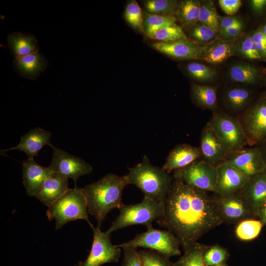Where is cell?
<instances>
[{
  "instance_id": "36",
  "label": "cell",
  "mask_w": 266,
  "mask_h": 266,
  "mask_svg": "<svg viewBox=\"0 0 266 266\" xmlns=\"http://www.w3.org/2000/svg\"><path fill=\"white\" fill-rule=\"evenodd\" d=\"M137 252L143 266H173L169 258L156 251L145 249Z\"/></svg>"
},
{
  "instance_id": "21",
  "label": "cell",
  "mask_w": 266,
  "mask_h": 266,
  "mask_svg": "<svg viewBox=\"0 0 266 266\" xmlns=\"http://www.w3.org/2000/svg\"><path fill=\"white\" fill-rule=\"evenodd\" d=\"M200 156L199 148L186 144H180L170 152L162 168L169 173L189 166Z\"/></svg>"
},
{
  "instance_id": "31",
  "label": "cell",
  "mask_w": 266,
  "mask_h": 266,
  "mask_svg": "<svg viewBox=\"0 0 266 266\" xmlns=\"http://www.w3.org/2000/svg\"><path fill=\"white\" fill-rule=\"evenodd\" d=\"M179 2L175 0H147L144 6L149 13L173 15L177 13Z\"/></svg>"
},
{
  "instance_id": "28",
  "label": "cell",
  "mask_w": 266,
  "mask_h": 266,
  "mask_svg": "<svg viewBox=\"0 0 266 266\" xmlns=\"http://www.w3.org/2000/svg\"><path fill=\"white\" fill-rule=\"evenodd\" d=\"M208 245L196 242L184 251V254L173 263V266H205L203 255Z\"/></svg>"
},
{
  "instance_id": "41",
  "label": "cell",
  "mask_w": 266,
  "mask_h": 266,
  "mask_svg": "<svg viewBox=\"0 0 266 266\" xmlns=\"http://www.w3.org/2000/svg\"><path fill=\"white\" fill-rule=\"evenodd\" d=\"M121 266H143L138 252L135 249L123 248Z\"/></svg>"
},
{
  "instance_id": "26",
  "label": "cell",
  "mask_w": 266,
  "mask_h": 266,
  "mask_svg": "<svg viewBox=\"0 0 266 266\" xmlns=\"http://www.w3.org/2000/svg\"><path fill=\"white\" fill-rule=\"evenodd\" d=\"M177 19L174 15H159L146 13L144 16V33L150 38L159 30L176 25Z\"/></svg>"
},
{
  "instance_id": "20",
  "label": "cell",
  "mask_w": 266,
  "mask_h": 266,
  "mask_svg": "<svg viewBox=\"0 0 266 266\" xmlns=\"http://www.w3.org/2000/svg\"><path fill=\"white\" fill-rule=\"evenodd\" d=\"M53 172L49 167H44L29 159L22 164L23 183L27 195L34 197L43 181Z\"/></svg>"
},
{
  "instance_id": "49",
  "label": "cell",
  "mask_w": 266,
  "mask_h": 266,
  "mask_svg": "<svg viewBox=\"0 0 266 266\" xmlns=\"http://www.w3.org/2000/svg\"><path fill=\"white\" fill-rule=\"evenodd\" d=\"M262 32L266 35V23L261 29Z\"/></svg>"
},
{
  "instance_id": "43",
  "label": "cell",
  "mask_w": 266,
  "mask_h": 266,
  "mask_svg": "<svg viewBox=\"0 0 266 266\" xmlns=\"http://www.w3.org/2000/svg\"><path fill=\"white\" fill-rule=\"evenodd\" d=\"M218 3L223 11L230 16L235 14L242 4L240 0H219Z\"/></svg>"
},
{
  "instance_id": "46",
  "label": "cell",
  "mask_w": 266,
  "mask_h": 266,
  "mask_svg": "<svg viewBox=\"0 0 266 266\" xmlns=\"http://www.w3.org/2000/svg\"><path fill=\"white\" fill-rule=\"evenodd\" d=\"M251 6L253 10L257 13H261L266 6V0H252Z\"/></svg>"
},
{
  "instance_id": "23",
  "label": "cell",
  "mask_w": 266,
  "mask_h": 266,
  "mask_svg": "<svg viewBox=\"0 0 266 266\" xmlns=\"http://www.w3.org/2000/svg\"><path fill=\"white\" fill-rule=\"evenodd\" d=\"M7 41L9 51L14 59L38 53L39 49L37 40L33 34L12 32L7 35Z\"/></svg>"
},
{
  "instance_id": "4",
  "label": "cell",
  "mask_w": 266,
  "mask_h": 266,
  "mask_svg": "<svg viewBox=\"0 0 266 266\" xmlns=\"http://www.w3.org/2000/svg\"><path fill=\"white\" fill-rule=\"evenodd\" d=\"M119 210V215L106 233L111 234L115 231L133 225H142L147 229L153 227L152 222L162 217L164 205L144 197L141 202L134 204L123 203Z\"/></svg>"
},
{
  "instance_id": "39",
  "label": "cell",
  "mask_w": 266,
  "mask_h": 266,
  "mask_svg": "<svg viewBox=\"0 0 266 266\" xmlns=\"http://www.w3.org/2000/svg\"><path fill=\"white\" fill-rule=\"evenodd\" d=\"M190 34L197 41L208 42L216 37L217 32L206 25L199 22L191 28Z\"/></svg>"
},
{
  "instance_id": "1",
  "label": "cell",
  "mask_w": 266,
  "mask_h": 266,
  "mask_svg": "<svg viewBox=\"0 0 266 266\" xmlns=\"http://www.w3.org/2000/svg\"><path fill=\"white\" fill-rule=\"evenodd\" d=\"M156 221L177 237L184 251L224 222L215 197L174 178L164 214Z\"/></svg>"
},
{
  "instance_id": "18",
  "label": "cell",
  "mask_w": 266,
  "mask_h": 266,
  "mask_svg": "<svg viewBox=\"0 0 266 266\" xmlns=\"http://www.w3.org/2000/svg\"><path fill=\"white\" fill-rule=\"evenodd\" d=\"M68 189V178L53 171L43 181L34 197L48 207Z\"/></svg>"
},
{
  "instance_id": "45",
  "label": "cell",
  "mask_w": 266,
  "mask_h": 266,
  "mask_svg": "<svg viewBox=\"0 0 266 266\" xmlns=\"http://www.w3.org/2000/svg\"><path fill=\"white\" fill-rule=\"evenodd\" d=\"M243 25L241 22L220 33V34L225 40H230L238 36L241 33Z\"/></svg>"
},
{
  "instance_id": "9",
  "label": "cell",
  "mask_w": 266,
  "mask_h": 266,
  "mask_svg": "<svg viewBox=\"0 0 266 266\" xmlns=\"http://www.w3.org/2000/svg\"><path fill=\"white\" fill-rule=\"evenodd\" d=\"M214 132L230 153L248 145L246 136L238 120L225 114H216L208 122Z\"/></svg>"
},
{
  "instance_id": "24",
  "label": "cell",
  "mask_w": 266,
  "mask_h": 266,
  "mask_svg": "<svg viewBox=\"0 0 266 266\" xmlns=\"http://www.w3.org/2000/svg\"><path fill=\"white\" fill-rule=\"evenodd\" d=\"M233 45L225 41H218L203 47L200 58L211 64L220 63L233 55Z\"/></svg>"
},
{
  "instance_id": "47",
  "label": "cell",
  "mask_w": 266,
  "mask_h": 266,
  "mask_svg": "<svg viewBox=\"0 0 266 266\" xmlns=\"http://www.w3.org/2000/svg\"><path fill=\"white\" fill-rule=\"evenodd\" d=\"M256 218L261 222L264 226L266 225V200L258 209Z\"/></svg>"
},
{
  "instance_id": "16",
  "label": "cell",
  "mask_w": 266,
  "mask_h": 266,
  "mask_svg": "<svg viewBox=\"0 0 266 266\" xmlns=\"http://www.w3.org/2000/svg\"><path fill=\"white\" fill-rule=\"evenodd\" d=\"M151 45L159 52L178 60L200 59L203 48L189 39L171 42L156 41Z\"/></svg>"
},
{
  "instance_id": "22",
  "label": "cell",
  "mask_w": 266,
  "mask_h": 266,
  "mask_svg": "<svg viewBox=\"0 0 266 266\" xmlns=\"http://www.w3.org/2000/svg\"><path fill=\"white\" fill-rule=\"evenodd\" d=\"M13 63L19 75L31 80L36 79L48 66L47 58L38 52L14 59Z\"/></svg>"
},
{
  "instance_id": "27",
  "label": "cell",
  "mask_w": 266,
  "mask_h": 266,
  "mask_svg": "<svg viewBox=\"0 0 266 266\" xmlns=\"http://www.w3.org/2000/svg\"><path fill=\"white\" fill-rule=\"evenodd\" d=\"M192 94L194 100L200 106L208 109H213L216 107L217 89L215 87L194 84Z\"/></svg>"
},
{
  "instance_id": "13",
  "label": "cell",
  "mask_w": 266,
  "mask_h": 266,
  "mask_svg": "<svg viewBox=\"0 0 266 266\" xmlns=\"http://www.w3.org/2000/svg\"><path fill=\"white\" fill-rule=\"evenodd\" d=\"M225 162L248 178L265 170L264 161L259 146L231 152Z\"/></svg>"
},
{
  "instance_id": "5",
  "label": "cell",
  "mask_w": 266,
  "mask_h": 266,
  "mask_svg": "<svg viewBox=\"0 0 266 266\" xmlns=\"http://www.w3.org/2000/svg\"><path fill=\"white\" fill-rule=\"evenodd\" d=\"M85 198L81 188L68 189L56 201L48 207L46 215L49 221L55 219L56 230L67 223L78 219L86 221L91 227L93 225L88 219Z\"/></svg>"
},
{
  "instance_id": "38",
  "label": "cell",
  "mask_w": 266,
  "mask_h": 266,
  "mask_svg": "<svg viewBox=\"0 0 266 266\" xmlns=\"http://www.w3.org/2000/svg\"><path fill=\"white\" fill-rule=\"evenodd\" d=\"M186 70L192 78L200 81L212 80L216 76V72L212 68L198 62L188 64Z\"/></svg>"
},
{
  "instance_id": "48",
  "label": "cell",
  "mask_w": 266,
  "mask_h": 266,
  "mask_svg": "<svg viewBox=\"0 0 266 266\" xmlns=\"http://www.w3.org/2000/svg\"><path fill=\"white\" fill-rule=\"evenodd\" d=\"M259 146H260L261 151H262V155H263V159L264 161V164H265L264 171L266 173V141Z\"/></svg>"
},
{
  "instance_id": "44",
  "label": "cell",
  "mask_w": 266,
  "mask_h": 266,
  "mask_svg": "<svg viewBox=\"0 0 266 266\" xmlns=\"http://www.w3.org/2000/svg\"><path fill=\"white\" fill-rule=\"evenodd\" d=\"M219 31L220 33L232 26L240 23L241 22L236 17L233 16L219 17Z\"/></svg>"
},
{
  "instance_id": "11",
  "label": "cell",
  "mask_w": 266,
  "mask_h": 266,
  "mask_svg": "<svg viewBox=\"0 0 266 266\" xmlns=\"http://www.w3.org/2000/svg\"><path fill=\"white\" fill-rule=\"evenodd\" d=\"M53 157L49 166L54 172L67 178L72 179L76 186L77 179L81 176L90 174L92 166L80 158L53 146Z\"/></svg>"
},
{
  "instance_id": "40",
  "label": "cell",
  "mask_w": 266,
  "mask_h": 266,
  "mask_svg": "<svg viewBox=\"0 0 266 266\" xmlns=\"http://www.w3.org/2000/svg\"><path fill=\"white\" fill-rule=\"evenodd\" d=\"M240 51L244 58L250 60H259L262 58L251 36L247 37L242 41Z\"/></svg>"
},
{
  "instance_id": "19",
  "label": "cell",
  "mask_w": 266,
  "mask_h": 266,
  "mask_svg": "<svg viewBox=\"0 0 266 266\" xmlns=\"http://www.w3.org/2000/svg\"><path fill=\"white\" fill-rule=\"evenodd\" d=\"M239 192L247 201L256 218L258 209L266 200L265 172L250 177Z\"/></svg>"
},
{
  "instance_id": "32",
  "label": "cell",
  "mask_w": 266,
  "mask_h": 266,
  "mask_svg": "<svg viewBox=\"0 0 266 266\" xmlns=\"http://www.w3.org/2000/svg\"><path fill=\"white\" fill-rule=\"evenodd\" d=\"M251 98L250 91L244 88H233L226 93L225 100L228 105L233 110L245 107Z\"/></svg>"
},
{
  "instance_id": "50",
  "label": "cell",
  "mask_w": 266,
  "mask_h": 266,
  "mask_svg": "<svg viewBox=\"0 0 266 266\" xmlns=\"http://www.w3.org/2000/svg\"><path fill=\"white\" fill-rule=\"evenodd\" d=\"M214 266H227V265L226 264V263H224L223 264H219V265Z\"/></svg>"
},
{
  "instance_id": "34",
  "label": "cell",
  "mask_w": 266,
  "mask_h": 266,
  "mask_svg": "<svg viewBox=\"0 0 266 266\" xmlns=\"http://www.w3.org/2000/svg\"><path fill=\"white\" fill-rule=\"evenodd\" d=\"M126 21L134 29L144 32V17L140 7L135 0L129 1L126 5L125 13Z\"/></svg>"
},
{
  "instance_id": "7",
  "label": "cell",
  "mask_w": 266,
  "mask_h": 266,
  "mask_svg": "<svg viewBox=\"0 0 266 266\" xmlns=\"http://www.w3.org/2000/svg\"><path fill=\"white\" fill-rule=\"evenodd\" d=\"M248 145L258 146L266 141V96L250 106L238 119Z\"/></svg>"
},
{
  "instance_id": "10",
  "label": "cell",
  "mask_w": 266,
  "mask_h": 266,
  "mask_svg": "<svg viewBox=\"0 0 266 266\" xmlns=\"http://www.w3.org/2000/svg\"><path fill=\"white\" fill-rule=\"evenodd\" d=\"M93 241L90 253L84 262L78 266H100L107 263H117L121 257V248L112 244L111 234L102 232L93 226Z\"/></svg>"
},
{
  "instance_id": "12",
  "label": "cell",
  "mask_w": 266,
  "mask_h": 266,
  "mask_svg": "<svg viewBox=\"0 0 266 266\" xmlns=\"http://www.w3.org/2000/svg\"><path fill=\"white\" fill-rule=\"evenodd\" d=\"M215 198L224 221L228 224L256 218L249 204L239 192L228 196H218Z\"/></svg>"
},
{
  "instance_id": "8",
  "label": "cell",
  "mask_w": 266,
  "mask_h": 266,
  "mask_svg": "<svg viewBox=\"0 0 266 266\" xmlns=\"http://www.w3.org/2000/svg\"><path fill=\"white\" fill-rule=\"evenodd\" d=\"M173 177L200 190L215 193L217 167L204 160H196L184 168L173 171Z\"/></svg>"
},
{
  "instance_id": "6",
  "label": "cell",
  "mask_w": 266,
  "mask_h": 266,
  "mask_svg": "<svg viewBox=\"0 0 266 266\" xmlns=\"http://www.w3.org/2000/svg\"><path fill=\"white\" fill-rule=\"evenodd\" d=\"M116 246L121 249L132 248L136 249L141 247L156 251L169 258L181 253L179 241L171 232L155 229L153 227L147 229L145 232L137 234L130 241Z\"/></svg>"
},
{
  "instance_id": "30",
  "label": "cell",
  "mask_w": 266,
  "mask_h": 266,
  "mask_svg": "<svg viewBox=\"0 0 266 266\" xmlns=\"http://www.w3.org/2000/svg\"><path fill=\"white\" fill-rule=\"evenodd\" d=\"M229 75L233 81L254 84L257 79L258 72L254 66L249 64H239L231 67Z\"/></svg>"
},
{
  "instance_id": "29",
  "label": "cell",
  "mask_w": 266,
  "mask_h": 266,
  "mask_svg": "<svg viewBox=\"0 0 266 266\" xmlns=\"http://www.w3.org/2000/svg\"><path fill=\"white\" fill-rule=\"evenodd\" d=\"M263 226L258 219H245L238 223L235 227V234L240 240H252L259 236Z\"/></svg>"
},
{
  "instance_id": "17",
  "label": "cell",
  "mask_w": 266,
  "mask_h": 266,
  "mask_svg": "<svg viewBox=\"0 0 266 266\" xmlns=\"http://www.w3.org/2000/svg\"><path fill=\"white\" fill-rule=\"evenodd\" d=\"M52 134L42 128L36 127L21 137L19 143L16 146L1 150V152L18 150L25 153L29 159H34L39 151L45 146H53L50 140Z\"/></svg>"
},
{
  "instance_id": "42",
  "label": "cell",
  "mask_w": 266,
  "mask_h": 266,
  "mask_svg": "<svg viewBox=\"0 0 266 266\" xmlns=\"http://www.w3.org/2000/svg\"><path fill=\"white\" fill-rule=\"evenodd\" d=\"M251 38L262 57L266 58V35L260 29L255 32Z\"/></svg>"
},
{
  "instance_id": "3",
  "label": "cell",
  "mask_w": 266,
  "mask_h": 266,
  "mask_svg": "<svg viewBox=\"0 0 266 266\" xmlns=\"http://www.w3.org/2000/svg\"><path fill=\"white\" fill-rule=\"evenodd\" d=\"M126 175L129 184L138 188L144 197L165 205L173 177L163 168L153 166L144 156L141 162L129 169Z\"/></svg>"
},
{
  "instance_id": "37",
  "label": "cell",
  "mask_w": 266,
  "mask_h": 266,
  "mask_svg": "<svg viewBox=\"0 0 266 266\" xmlns=\"http://www.w3.org/2000/svg\"><path fill=\"white\" fill-rule=\"evenodd\" d=\"M151 39L157 41L171 42L188 39L182 28L177 25L164 27L158 31Z\"/></svg>"
},
{
  "instance_id": "35",
  "label": "cell",
  "mask_w": 266,
  "mask_h": 266,
  "mask_svg": "<svg viewBox=\"0 0 266 266\" xmlns=\"http://www.w3.org/2000/svg\"><path fill=\"white\" fill-rule=\"evenodd\" d=\"M229 256L225 248L215 244L208 246L204 253L203 261L205 266H214L226 263Z\"/></svg>"
},
{
  "instance_id": "25",
  "label": "cell",
  "mask_w": 266,
  "mask_h": 266,
  "mask_svg": "<svg viewBox=\"0 0 266 266\" xmlns=\"http://www.w3.org/2000/svg\"><path fill=\"white\" fill-rule=\"evenodd\" d=\"M200 2L195 0H186L179 2L177 18L181 24L192 28L199 21Z\"/></svg>"
},
{
  "instance_id": "15",
  "label": "cell",
  "mask_w": 266,
  "mask_h": 266,
  "mask_svg": "<svg viewBox=\"0 0 266 266\" xmlns=\"http://www.w3.org/2000/svg\"><path fill=\"white\" fill-rule=\"evenodd\" d=\"M200 149L203 160L216 167L225 162L230 153L217 136L209 123L201 132Z\"/></svg>"
},
{
  "instance_id": "2",
  "label": "cell",
  "mask_w": 266,
  "mask_h": 266,
  "mask_svg": "<svg viewBox=\"0 0 266 266\" xmlns=\"http://www.w3.org/2000/svg\"><path fill=\"white\" fill-rule=\"evenodd\" d=\"M128 184L126 175L108 173L97 182L81 188L86 200L88 212L97 220V227L100 228L110 211L119 209L123 204L122 192Z\"/></svg>"
},
{
  "instance_id": "14",
  "label": "cell",
  "mask_w": 266,
  "mask_h": 266,
  "mask_svg": "<svg viewBox=\"0 0 266 266\" xmlns=\"http://www.w3.org/2000/svg\"><path fill=\"white\" fill-rule=\"evenodd\" d=\"M216 167L217 178L215 193L221 197L239 192L249 178L226 162Z\"/></svg>"
},
{
  "instance_id": "33",
  "label": "cell",
  "mask_w": 266,
  "mask_h": 266,
  "mask_svg": "<svg viewBox=\"0 0 266 266\" xmlns=\"http://www.w3.org/2000/svg\"><path fill=\"white\" fill-rule=\"evenodd\" d=\"M198 22L210 27L217 33L219 31V17L212 1L200 2Z\"/></svg>"
}]
</instances>
